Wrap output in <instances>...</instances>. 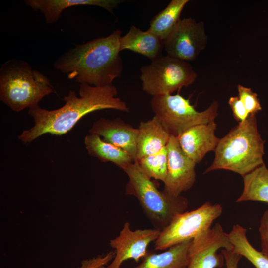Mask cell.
<instances>
[{
	"label": "cell",
	"mask_w": 268,
	"mask_h": 268,
	"mask_svg": "<svg viewBox=\"0 0 268 268\" xmlns=\"http://www.w3.org/2000/svg\"><path fill=\"white\" fill-rule=\"evenodd\" d=\"M79 93V97L74 90H70L64 97L65 104L57 109L48 110L39 105L28 109V113L33 118L34 124L23 131L18 138L27 144L46 134L62 135L70 131L85 115L95 111H129L126 103L117 97L118 91L113 84L97 87L80 84Z\"/></svg>",
	"instance_id": "cell-1"
},
{
	"label": "cell",
	"mask_w": 268,
	"mask_h": 268,
	"mask_svg": "<svg viewBox=\"0 0 268 268\" xmlns=\"http://www.w3.org/2000/svg\"><path fill=\"white\" fill-rule=\"evenodd\" d=\"M121 34V30L116 29L107 37L77 45L58 58L53 67L80 84L112 85L123 70L120 55Z\"/></svg>",
	"instance_id": "cell-2"
},
{
	"label": "cell",
	"mask_w": 268,
	"mask_h": 268,
	"mask_svg": "<svg viewBox=\"0 0 268 268\" xmlns=\"http://www.w3.org/2000/svg\"><path fill=\"white\" fill-rule=\"evenodd\" d=\"M264 143L258 131L256 114H250L220 138L213 162L204 173L223 169L243 177L264 164Z\"/></svg>",
	"instance_id": "cell-3"
},
{
	"label": "cell",
	"mask_w": 268,
	"mask_h": 268,
	"mask_svg": "<svg viewBox=\"0 0 268 268\" xmlns=\"http://www.w3.org/2000/svg\"><path fill=\"white\" fill-rule=\"evenodd\" d=\"M54 92L50 80L26 61L10 59L0 68V99L15 112L39 105Z\"/></svg>",
	"instance_id": "cell-4"
},
{
	"label": "cell",
	"mask_w": 268,
	"mask_h": 268,
	"mask_svg": "<svg viewBox=\"0 0 268 268\" xmlns=\"http://www.w3.org/2000/svg\"><path fill=\"white\" fill-rule=\"evenodd\" d=\"M122 170L128 178L125 194L135 197L148 218L161 230L168 226L176 215L186 211L188 206L187 199L182 195L174 196L164 190H159L137 162L129 164Z\"/></svg>",
	"instance_id": "cell-5"
},
{
	"label": "cell",
	"mask_w": 268,
	"mask_h": 268,
	"mask_svg": "<svg viewBox=\"0 0 268 268\" xmlns=\"http://www.w3.org/2000/svg\"><path fill=\"white\" fill-rule=\"evenodd\" d=\"M150 107L171 136L177 137L189 128L214 121L218 102L213 101L205 110L198 111L190 99L179 94L152 96Z\"/></svg>",
	"instance_id": "cell-6"
},
{
	"label": "cell",
	"mask_w": 268,
	"mask_h": 268,
	"mask_svg": "<svg viewBox=\"0 0 268 268\" xmlns=\"http://www.w3.org/2000/svg\"><path fill=\"white\" fill-rule=\"evenodd\" d=\"M140 72L142 89L152 96L172 94L191 85L198 76L189 62L167 54L142 66Z\"/></svg>",
	"instance_id": "cell-7"
},
{
	"label": "cell",
	"mask_w": 268,
	"mask_h": 268,
	"mask_svg": "<svg viewBox=\"0 0 268 268\" xmlns=\"http://www.w3.org/2000/svg\"><path fill=\"white\" fill-rule=\"evenodd\" d=\"M222 211L221 205L206 202L196 209L176 215L169 224L161 230L155 241V249L166 250L194 239L210 229Z\"/></svg>",
	"instance_id": "cell-8"
},
{
	"label": "cell",
	"mask_w": 268,
	"mask_h": 268,
	"mask_svg": "<svg viewBox=\"0 0 268 268\" xmlns=\"http://www.w3.org/2000/svg\"><path fill=\"white\" fill-rule=\"evenodd\" d=\"M207 41L204 22L184 17L164 41V49L167 55L189 62L206 48Z\"/></svg>",
	"instance_id": "cell-9"
},
{
	"label": "cell",
	"mask_w": 268,
	"mask_h": 268,
	"mask_svg": "<svg viewBox=\"0 0 268 268\" xmlns=\"http://www.w3.org/2000/svg\"><path fill=\"white\" fill-rule=\"evenodd\" d=\"M227 233L221 225L216 223L212 228L193 239L188 253L187 268H220L224 257L217 251L233 250Z\"/></svg>",
	"instance_id": "cell-10"
},
{
	"label": "cell",
	"mask_w": 268,
	"mask_h": 268,
	"mask_svg": "<svg viewBox=\"0 0 268 268\" xmlns=\"http://www.w3.org/2000/svg\"><path fill=\"white\" fill-rule=\"evenodd\" d=\"M160 232L161 230L151 228L133 231L130 223L125 222L119 235L110 241L115 255L106 268H120L123 263L128 259L138 262L146 255L148 245L157 239Z\"/></svg>",
	"instance_id": "cell-11"
},
{
	"label": "cell",
	"mask_w": 268,
	"mask_h": 268,
	"mask_svg": "<svg viewBox=\"0 0 268 268\" xmlns=\"http://www.w3.org/2000/svg\"><path fill=\"white\" fill-rule=\"evenodd\" d=\"M167 148V172L163 190L171 195L179 196L194 184L196 163L184 153L176 137L170 136Z\"/></svg>",
	"instance_id": "cell-12"
},
{
	"label": "cell",
	"mask_w": 268,
	"mask_h": 268,
	"mask_svg": "<svg viewBox=\"0 0 268 268\" xmlns=\"http://www.w3.org/2000/svg\"><path fill=\"white\" fill-rule=\"evenodd\" d=\"M89 132L126 151L136 162L138 128L133 127L120 118L113 120L101 118L93 123Z\"/></svg>",
	"instance_id": "cell-13"
},
{
	"label": "cell",
	"mask_w": 268,
	"mask_h": 268,
	"mask_svg": "<svg viewBox=\"0 0 268 268\" xmlns=\"http://www.w3.org/2000/svg\"><path fill=\"white\" fill-rule=\"evenodd\" d=\"M216 127L215 121L196 125L176 137L184 153L196 164L208 152L215 151L220 139L215 134Z\"/></svg>",
	"instance_id": "cell-14"
},
{
	"label": "cell",
	"mask_w": 268,
	"mask_h": 268,
	"mask_svg": "<svg viewBox=\"0 0 268 268\" xmlns=\"http://www.w3.org/2000/svg\"><path fill=\"white\" fill-rule=\"evenodd\" d=\"M124 1L121 0H25V4L34 11H40L46 23L51 24L57 22L63 11L70 7L92 5L103 8L113 13V10Z\"/></svg>",
	"instance_id": "cell-15"
},
{
	"label": "cell",
	"mask_w": 268,
	"mask_h": 268,
	"mask_svg": "<svg viewBox=\"0 0 268 268\" xmlns=\"http://www.w3.org/2000/svg\"><path fill=\"white\" fill-rule=\"evenodd\" d=\"M138 129L136 161L167 146L171 135L157 116L141 121Z\"/></svg>",
	"instance_id": "cell-16"
},
{
	"label": "cell",
	"mask_w": 268,
	"mask_h": 268,
	"mask_svg": "<svg viewBox=\"0 0 268 268\" xmlns=\"http://www.w3.org/2000/svg\"><path fill=\"white\" fill-rule=\"evenodd\" d=\"M164 41L148 29L143 31L132 25L128 32L121 36L120 49L129 50L149 59L151 61L162 55Z\"/></svg>",
	"instance_id": "cell-17"
},
{
	"label": "cell",
	"mask_w": 268,
	"mask_h": 268,
	"mask_svg": "<svg viewBox=\"0 0 268 268\" xmlns=\"http://www.w3.org/2000/svg\"><path fill=\"white\" fill-rule=\"evenodd\" d=\"M192 240L175 245L161 253L148 251L142 262L134 268H187Z\"/></svg>",
	"instance_id": "cell-18"
},
{
	"label": "cell",
	"mask_w": 268,
	"mask_h": 268,
	"mask_svg": "<svg viewBox=\"0 0 268 268\" xmlns=\"http://www.w3.org/2000/svg\"><path fill=\"white\" fill-rule=\"evenodd\" d=\"M88 154L102 162H110L123 169L134 162L132 157L121 148L103 140L96 134H89L84 138Z\"/></svg>",
	"instance_id": "cell-19"
},
{
	"label": "cell",
	"mask_w": 268,
	"mask_h": 268,
	"mask_svg": "<svg viewBox=\"0 0 268 268\" xmlns=\"http://www.w3.org/2000/svg\"><path fill=\"white\" fill-rule=\"evenodd\" d=\"M243 178V190L236 202L252 201L268 203V169L265 164Z\"/></svg>",
	"instance_id": "cell-20"
},
{
	"label": "cell",
	"mask_w": 268,
	"mask_h": 268,
	"mask_svg": "<svg viewBox=\"0 0 268 268\" xmlns=\"http://www.w3.org/2000/svg\"><path fill=\"white\" fill-rule=\"evenodd\" d=\"M189 0H172L151 20L150 32L164 41L181 19V14Z\"/></svg>",
	"instance_id": "cell-21"
},
{
	"label": "cell",
	"mask_w": 268,
	"mask_h": 268,
	"mask_svg": "<svg viewBox=\"0 0 268 268\" xmlns=\"http://www.w3.org/2000/svg\"><path fill=\"white\" fill-rule=\"evenodd\" d=\"M227 235L234 252L246 258L256 268H268V258L251 245L246 228L239 224L234 225Z\"/></svg>",
	"instance_id": "cell-22"
},
{
	"label": "cell",
	"mask_w": 268,
	"mask_h": 268,
	"mask_svg": "<svg viewBox=\"0 0 268 268\" xmlns=\"http://www.w3.org/2000/svg\"><path fill=\"white\" fill-rule=\"evenodd\" d=\"M136 162L148 177L164 182L167 172V146L160 151L145 156Z\"/></svg>",
	"instance_id": "cell-23"
},
{
	"label": "cell",
	"mask_w": 268,
	"mask_h": 268,
	"mask_svg": "<svg viewBox=\"0 0 268 268\" xmlns=\"http://www.w3.org/2000/svg\"><path fill=\"white\" fill-rule=\"evenodd\" d=\"M238 97L249 114H256L262 110L257 94L250 88L237 85Z\"/></svg>",
	"instance_id": "cell-24"
},
{
	"label": "cell",
	"mask_w": 268,
	"mask_h": 268,
	"mask_svg": "<svg viewBox=\"0 0 268 268\" xmlns=\"http://www.w3.org/2000/svg\"><path fill=\"white\" fill-rule=\"evenodd\" d=\"M228 104L231 109L234 119L238 123L244 122L250 115L238 96L230 97Z\"/></svg>",
	"instance_id": "cell-25"
},
{
	"label": "cell",
	"mask_w": 268,
	"mask_h": 268,
	"mask_svg": "<svg viewBox=\"0 0 268 268\" xmlns=\"http://www.w3.org/2000/svg\"><path fill=\"white\" fill-rule=\"evenodd\" d=\"M259 232L261 240V252L268 258V210L264 212L261 218Z\"/></svg>",
	"instance_id": "cell-26"
},
{
	"label": "cell",
	"mask_w": 268,
	"mask_h": 268,
	"mask_svg": "<svg viewBox=\"0 0 268 268\" xmlns=\"http://www.w3.org/2000/svg\"><path fill=\"white\" fill-rule=\"evenodd\" d=\"M115 251H110L104 256H100L81 262L78 268H98L107 265L115 257Z\"/></svg>",
	"instance_id": "cell-27"
},
{
	"label": "cell",
	"mask_w": 268,
	"mask_h": 268,
	"mask_svg": "<svg viewBox=\"0 0 268 268\" xmlns=\"http://www.w3.org/2000/svg\"><path fill=\"white\" fill-rule=\"evenodd\" d=\"M225 261L226 268H238V264L241 255L234 252L232 250L221 249Z\"/></svg>",
	"instance_id": "cell-28"
},
{
	"label": "cell",
	"mask_w": 268,
	"mask_h": 268,
	"mask_svg": "<svg viewBox=\"0 0 268 268\" xmlns=\"http://www.w3.org/2000/svg\"><path fill=\"white\" fill-rule=\"evenodd\" d=\"M98 268H106V267H105V266H101Z\"/></svg>",
	"instance_id": "cell-29"
}]
</instances>
